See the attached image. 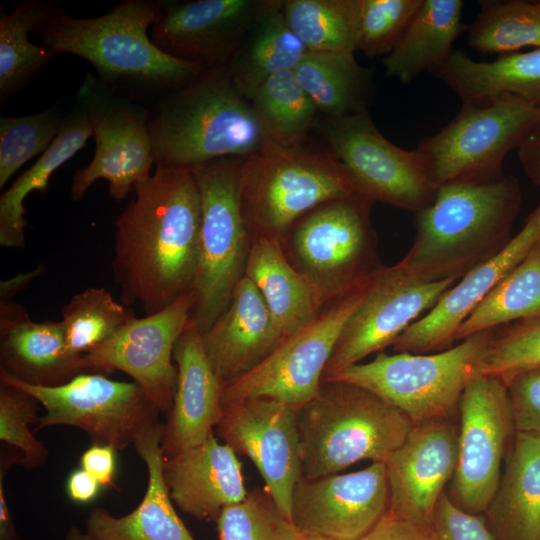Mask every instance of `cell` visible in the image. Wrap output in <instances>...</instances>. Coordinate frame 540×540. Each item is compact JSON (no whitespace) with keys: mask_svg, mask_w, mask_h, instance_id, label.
Segmentation results:
<instances>
[{"mask_svg":"<svg viewBox=\"0 0 540 540\" xmlns=\"http://www.w3.org/2000/svg\"><path fill=\"white\" fill-rule=\"evenodd\" d=\"M250 100L271 144L291 146L307 141L318 110L293 71L267 78Z\"/></svg>","mask_w":540,"mask_h":540,"instance_id":"38","label":"cell"},{"mask_svg":"<svg viewBox=\"0 0 540 540\" xmlns=\"http://www.w3.org/2000/svg\"><path fill=\"white\" fill-rule=\"evenodd\" d=\"M360 0H283L285 20L309 52L357 51Z\"/></svg>","mask_w":540,"mask_h":540,"instance_id":"37","label":"cell"},{"mask_svg":"<svg viewBox=\"0 0 540 540\" xmlns=\"http://www.w3.org/2000/svg\"><path fill=\"white\" fill-rule=\"evenodd\" d=\"M461 0H422L395 48L382 64L388 77L410 84L424 71L442 65L463 32Z\"/></svg>","mask_w":540,"mask_h":540,"instance_id":"32","label":"cell"},{"mask_svg":"<svg viewBox=\"0 0 540 540\" xmlns=\"http://www.w3.org/2000/svg\"><path fill=\"white\" fill-rule=\"evenodd\" d=\"M95 138L91 162L75 171L70 195L81 200L99 179L109 183V195L122 200L136 184L150 177L156 163L148 128L150 113L136 100L118 94L87 73L77 93Z\"/></svg>","mask_w":540,"mask_h":540,"instance_id":"13","label":"cell"},{"mask_svg":"<svg viewBox=\"0 0 540 540\" xmlns=\"http://www.w3.org/2000/svg\"><path fill=\"white\" fill-rule=\"evenodd\" d=\"M431 73L450 87L462 104L490 106L521 103L540 107V48L476 61L454 50Z\"/></svg>","mask_w":540,"mask_h":540,"instance_id":"27","label":"cell"},{"mask_svg":"<svg viewBox=\"0 0 540 540\" xmlns=\"http://www.w3.org/2000/svg\"><path fill=\"white\" fill-rule=\"evenodd\" d=\"M173 357L178 380L168 420L163 425L164 457L204 442L222 412L223 384L208 361L202 333L191 318L175 344Z\"/></svg>","mask_w":540,"mask_h":540,"instance_id":"24","label":"cell"},{"mask_svg":"<svg viewBox=\"0 0 540 540\" xmlns=\"http://www.w3.org/2000/svg\"><path fill=\"white\" fill-rule=\"evenodd\" d=\"M93 137L84 107L77 102L61 122L57 136L37 161L23 172L0 197V245L25 247L24 199L32 191L46 193L51 175Z\"/></svg>","mask_w":540,"mask_h":540,"instance_id":"33","label":"cell"},{"mask_svg":"<svg viewBox=\"0 0 540 540\" xmlns=\"http://www.w3.org/2000/svg\"><path fill=\"white\" fill-rule=\"evenodd\" d=\"M217 525L220 540H296L298 535L265 488L225 507Z\"/></svg>","mask_w":540,"mask_h":540,"instance_id":"42","label":"cell"},{"mask_svg":"<svg viewBox=\"0 0 540 540\" xmlns=\"http://www.w3.org/2000/svg\"><path fill=\"white\" fill-rule=\"evenodd\" d=\"M537 115L538 107L521 103L462 104L451 122L422 139L415 150L438 186L496 179L504 175L506 155L518 149Z\"/></svg>","mask_w":540,"mask_h":540,"instance_id":"14","label":"cell"},{"mask_svg":"<svg viewBox=\"0 0 540 540\" xmlns=\"http://www.w3.org/2000/svg\"><path fill=\"white\" fill-rule=\"evenodd\" d=\"M458 461V429L448 417L414 424L403 443L384 462L391 513L433 525L445 486Z\"/></svg>","mask_w":540,"mask_h":540,"instance_id":"20","label":"cell"},{"mask_svg":"<svg viewBox=\"0 0 540 540\" xmlns=\"http://www.w3.org/2000/svg\"><path fill=\"white\" fill-rule=\"evenodd\" d=\"M360 540H439L433 525L401 518L390 511Z\"/></svg>","mask_w":540,"mask_h":540,"instance_id":"48","label":"cell"},{"mask_svg":"<svg viewBox=\"0 0 540 540\" xmlns=\"http://www.w3.org/2000/svg\"><path fill=\"white\" fill-rule=\"evenodd\" d=\"M305 143L270 144L243 159L241 205L252 236L280 241L297 220L320 204L357 193L328 149Z\"/></svg>","mask_w":540,"mask_h":540,"instance_id":"6","label":"cell"},{"mask_svg":"<svg viewBox=\"0 0 540 540\" xmlns=\"http://www.w3.org/2000/svg\"><path fill=\"white\" fill-rule=\"evenodd\" d=\"M373 201L353 194L324 202L279 241L289 263L327 301L354 289L381 267L371 222Z\"/></svg>","mask_w":540,"mask_h":540,"instance_id":"8","label":"cell"},{"mask_svg":"<svg viewBox=\"0 0 540 540\" xmlns=\"http://www.w3.org/2000/svg\"><path fill=\"white\" fill-rule=\"evenodd\" d=\"M538 540H540V536H539V539H538Z\"/></svg>","mask_w":540,"mask_h":540,"instance_id":"56","label":"cell"},{"mask_svg":"<svg viewBox=\"0 0 540 540\" xmlns=\"http://www.w3.org/2000/svg\"><path fill=\"white\" fill-rule=\"evenodd\" d=\"M216 430L236 454L254 463L265 489L290 519L293 490L301 477L297 410L271 398L226 402Z\"/></svg>","mask_w":540,"mask_h":540,"instance_id":"18","label":"cell"},{"mask_svg":"<svg viewBox=\"0 0 540 540\" xmlns=\"http://www.w3.org/2000/svg\"><path fill=\"white\" fill-rule=\"evenodd\" d=\"M521 205L513 175L444 183L415 214L412 245L397 264L426 282L458 281L507 246Z\"/></svg>","mask_w":540,"mask_h":540,"instance_id":"2","label":"cell"},{"mask_svg":"<svg viewBox=\"0 0 540 540\" xmlns=\"http://www.w3.org/2000/svg\"><path fill=\"white\" fill-rule=\"evenodd\" d=\"M245 275L259 290L283 340L311 320L326 298L289 263L280 242L252 236Z\"/></svg>","mask_w":540,"mask_h":540,"instance_id":"30","label":"cell"},{"mask_svg":"<svg viewBox=\"0 0 540 540\" xmlns=\"http://www.w3.org/2000/svg\"><path fill=\"white\" fill-rule=\"evenodd\" d=\"M21 454L8 446H2L0 454V540H21L16 533L12 513L5 491V475L14 465L21 463Z\"/></svg>","mask_w":540,"mask_h":540,"instance_id":"50","label":"cell"},{"mask_svg":"<svg viewBox=\"0 0 540 540\" xmlns=\"http://www.w3.org/2000/svg\"><path fill=\"white\" fill-rule=\"evenodd\" d=\"M536 367H540V318L493 329L477 360L475 373L505 381Z\"/></svg>","mask_w":540,"mask_h":540,"instance_id":"41","label":"cell"},{"mask_svg":"<svg viewBox=\"0 0 540 540\" xmlns=\"http://www.w3.org/2000/svg\"><path fill=\"white\" fill-rule=\"evenodd\" d=\"M56 4L29 0L0 17V100L6 101L28 79L44 67L54 52L29 41L31 31L39 30Z\"/></svg>","mask_w":540,"mask_h":540,"instance_id":"36","label":"cell"},{"mask_svg":"<svg viewBox=\"0 0 540 540\" xmlns=\"http://www.w3.org/2000/svg\"><path fill=\"white\" fill-rule=\"evenodd\" d=\"M162 432L160 424L133 444L148 472L140 504L122 517H114L102 507L88 514L85 532L95 540H195L177 515L163 478Z\"/></svg>","mask_w":540,"mask_h":540,"instance_id":"28","label":"cell"},{"mask_svg":"<svg viewBox=\"0 0 540 540\" xmlns=\"http://www.w3.org/2000/svg\"><path fill=\"white\" fill-rule=\"evenodd\" d=\"M0 372L32 386L63 385L84 373L62 321L34 322L24 307L0 301Z\"/></svg>","mask_w":540,"mask_h":540,"instance_id":"25","label":"cell"},{"mask_svg":"<svg viewBox=\"0 0 540 540\" xmlns=\"http://www.w3.org/2000/svg\"><path fill=\"white\" fill-rule=\"evenodd\" d=\"M236 455L212 432L201 444L165 457L162 473L172 502L196 519L217 521L248 494Z\"/></svg>","mask_w":540,"mask_h":540,"instance_id":"23","label":"cell"},{"mask_svg":"<svg viewBox=\"0 0 540 540\" xmlns=\"http://www.w3.org/2000/svg\"><path fill=\"white\" fill-rule=\"evenodd\" d=\"M267 0L161 1L151 40L206 69L227 66Z\"/></svg>","mask_w":540,"mask_h":540,"instance_id":"21","label":"cell"},{"mask_svg":"<svg viewBox=\"0 0 540 540\" xmlns=\"http://www.w3.org/2000/svg\"><path fill=\"white\" fill-rule=\"evenodd\" d=\"M306 53L285 20L282 1L267 0L226 67L234 85L250 100L267 78L293 71Z\"/></svg>","mask_w":540,"mask_h":540,"instance_id":"31","label":"cell"},{"mask_svg":"<svg viewBox=\"0 0 540 540\" xmlns=\"http://www.w3.org/2000/svg\"><path fill=\"white\" fill-rule=\"evenodd\" d=\"M244 158H219L193 169L201 194V228L191 320L204 334L225 311L245 275L252 234L241 205Z\"/></svg>","mask_w":540,"mask_h":540,"instance_id":"7","label":"cell"},{"mask_svg":"<svg viewBox=\"0 0 540 540\" xmlns=\"http://www.w3.org/2000/svg\"><path fill=\"white\" fill-rule=\"evenodd\" d=\"M115 220L112 272L126 306L157 313L194 291L201 194L192 168L156 164Z\"/></svg>","mask_w":540,"mask_h":540,"instance_id":"1","label":"cell"},{"mask_svg":"<svg viewBox=\"0 0 540 540\" xmlns=\"http://www.w3.org/2000/svg\"><path fill=\"white\" fill-rule=\"evenodd\" d=\"M422 0H360L357 51L387 56L397 45Z\"/></svg>","mask_w":540,"mask_h":540,"instance_id":"45","label":"cell"},{"mask_svg":"<svg viewBox=\"0 0 540 540\" xmlns=\"http://www.w3.org/2000/svg\"><path fill=\"white\" fill-rule=\"evenodd\" d=\"M62 120L58 108L0 118V188L27 161L48 149Z\"/></svg>","mask_w":540,"mask_h":540,"instance_id":"43","label":"cell"},{"mask_svg":"<svg viewBox=\"0 0 540 540\" xmlns=\"http://www.w3.org/2000/svg\"><path fill=\"white\" fill-rule=\"evenodd\" d=\"M296 540H332V539H328V538L317 536V535L302 534L298 532Z\"/></svg>","mask_w":540,"mask_h":540,"instance_id":"55","label":"cell"},{"mask_svg":"<svg viewBox=\"0 0 540 540\" xmlns=\"http://www.w3.org/2000/svg\"><path fill=\"white\" fill-rule=\"evenodd\" d=\"M389 507L386 466L372 462L351 473L308 480L300 477L291 499L290 520L302 534L332 540H360Z\"/></svg>","mask_w":540,"mask_h":540,"instance_id":"19","label":"cell"},{"mask_svg":"<svg viewBox=\"0 0 540 540\" xmlns=\"http://www.w3.org/2000/svg\"><path fill=\"white\" fill-rule=\"evenodd\" d=\"M195 301L192 291L157 313L133 319L105 343L82 355L84 370L124 372L160 412L169 411L178 380L174 347L190 321Z\"/></svg>","mask_w":540,"mask_h":540,"instance_id":"17","label":"cell"},{"mask_svg":"<svg viewBox=\"0 0 540 540\" xmlns=\"http://www.w3.org/2000/svg\"><path fill=\"white\" fill-rule=\"evenodd\" d=\"M458 405V461L446 492L462 510L483 514L515 435L507 386L500 378L473 373Z\"/></svg>","mask_w":540,"mask_h":540,"instance_id":"15","label":"cell"},{"mask_svg":"<svg viewBox=\"0 0 540 540\" xmlns=\"http://www.w3.org/2000/svg\"><path fill=\"white\" fill-rule=\"evenodd\" d=\"M372 277L327 302L313 320L282 340L256 367L225 384L222 403L271 398L298 410L312 401L337 340Z\"/></svg>","mask_w":540,"mask_h":540,"instance_id":"10","label":"cell"},{"mask_svg":"<svg viewBox=\"0 0 540 540\" xmlns=\"http://www.w3.org/2000/svg\"><path fill=\"white\" fill-rule=\"evenodd\" d=\"M70 351L89 353L109 340L136 318L134 311L117 302L103 287H89L76 293L61 309Z\"/></svg>","mask_w":540,"mask_h":540,"instance_id":"40","label":"cell"},{"mask_svg":"<svg viewBox=\"0 0 540 540\" xmlns=\"http://www.w3.org/2000/svg\"><path fill=\"white\" fill-rule=\"evenodd\" d=\"M160 11L161 1L125 0L101 16L77 18L56 5L38 32L42 45L54 54L86 60L103 84L134 99L172 92L206 70L165 53L153 43L147 31Z\"/></svg>","mask_w":540,"mask_h":540,"instance_id":"3","label":"cell"},{"mask_svg":"<svg viewBox=\"0 0 540 540\" xmlns=\"http://www.w3.org/2000/svg\"><path fill=\"white\" fill-rule=\"evenodd\" d=\"M517 156L526 177L540 187V107L534 126L518 147Z\"/></svg>","mask_w":540,"mask_h":540,"instance_id":"51","label":"cell"},{"mask_svg":"<svg viewBox=\"0 0 540 540\" xmlns=\"http://www.w3.org/2000/svg\"><path fill=\"white\" fill-rule=\"evenodd\" d=\"M156 164L194 168L224 157L247 158L270 141L251 100L226 66L206 69L167 94L150 113Z\"/></svg>","mask_w":540,"mask_h":540,"instance_id":"4","label":"cell"},{"mask_svg":"<svg viewBox=\"0 0 540 540\" xmlns=\"http://www.w3.org/2000/svg\"><path fill=\"white\" fill-rule=\"evenodd\" d=\"M492 332L474 334L435 353L381 351L371 361L346 367L322 382L362 387L402 411L414 424L448 417L459 404Z\"/></svg>","mask_w":540,"mask_h":540,"instance_id":"9","label":"cell"},{"mask_svg":"<svg viewBox=\"0 0 540 540\" xmlns=\"http://www.w3.org/2000/svg\"><path fill=\"white\" fill-rule=\"evenodd\" d=\"M539 239L540 201L507 246L450 287L430 311L412 323L395 340L393 351L427 354L453 347L461 323L526 257Z\"/></svg>","mask_w":540,"mask_h":540,"instance_id":"22","label":"cell"},{"mask_svg":"<svg viewBox=\"0 0 540 540\" xmlns=\"http://www.w3.org/2000/svg\"><path fill=\"white\" fill-rule=\"evenodd\" d=\"M66 540H95L87 532H82L77 527H71L67 534Z\"/></svg>","mask_w":540,"mask_h":540,"instance_id":"54","label":"cell"},{"mask_svg":"<svg viewBox=\"0 0 540 540\" xmlns=\"http://www.w3.org/2000/svg\"><path fill=\"white\" fill-rule=\"evenodd\" d=\"M456 282H426L413 277L397 263L382 265L373 275L364 299L347 320L322 381L392 346Z\"/></svg>","mask_w":540,"mask_h":540,"instance_id":"16","label":"cell"},{"mask_svg":"<svg viewBox=\"0 0 540 540\" xmlns=\"http://www.w3.org/2000/svg\"><path fill=\"white\" fill-rule=\"evenodd\" d=\"M414 423L370 391L322 382L317 396L297 410L301 476L317 479L362 461L385 462Z\"/></svg>","mask_w":540,"mask_h":540,"instance_id":"5","label":"cell"},{"mask_svg":"<svg viewBox=\"0 0 540 540\" xmlns=\"http://www.w3.org/2000/svg\"><path fill=\"white\" fill-rule=\"evenodd\" d=\"M100 484L84 469L73 471L67 481L69 497L79 503L92 501L98 494Z\"/></svg>","mask_w":540,"mask_h":540,"instance_id":"52","label":"cell"},{"mask_svg":"<svg viewBox=\"0 0 540 540\" xmlns=\"http://www.w3.org/2000/svg\"><path fill=\"white\" fill-rule=\"evenodd\" d=\"M353 52H309L293 70L317 110L328 117L368 111L373 70L360 65Z\"/></svg>","mask_w":540,"mask_h":540,"instance_id":"34","label":"cell"},{"mask_svg":"<svg viewBox=\"0 0 540 540\" xmlns=\"http://www.w3.org/2000/svg\"><path fill=\"white\" fill-rule=\"evenodd\" d=\"M321 132L358 194L414 214L433 203L439 186L416 150L385 138L368 111L328 117Z\"/></svg>","mask_w":540,"mask_h":540,"instance_id":"12","label":"cell"},{"mask_svg":"<svg viewBox=\"0 0 540 540\" xmlns=\"http://www.w3.org/2000/svg\"><path fill=\"white\" fill-rule=\"evenodd\" d=\"M40 402L25 390L0 382V440L20 452V465L34 469L45 464L46 446L34 435Z\"/></svg>","mask_w":540,"mask_h":540,"instance_id":"44","label":"cell"},{"mask_svg":"<svg viewBox=\"0 0 540 540\" xmlns=\"http://www.w3.org/2000/svg\"><path fill=\"white\" fill-rule=\"evenodd\" d=\"M504 382L515 432L540 437V367L519 372Z\"/></svg>","mask_w":540,"mask_h":540,"instance_id":"46","label":"cell"},{"mask_svg":"<svg viewBox=\"0 0 540 540\" xmlns=\"http://www.w3.org/2000/svg\"><path fill=\"white\" fill-rule=\"evenodd\" d=\"M0 382L25 390L44 407L45 414L34 432L53 426H72L86 432L93 444L121 450L161 424L160 410L134 381L81 373L63 385L41 387L0 372Z\"/></svg>","mask_w":540,"mask_h":540,"instance_id":"11","label":"cell"},{"mask_svg":"<svg viewBox=\"0 0 540 540\" xmlns=\"http://www.w3.org/2000/svg\"><path fill=\"white\" fill-rule=\"evenodd\" d=\"M81 468L92 475L100 486L113 484L116 467V449L101 444H92L80 458Z\"/></svg>","mask_w":540,"mask_h":540,"instance_id":"49","label":"cell"},{"mask_svg":"<svg viewBox=\"0 0 540 540\" xmlns=\"http://www.w3.org/2000/svg\"><path fill=\"white\" fill-rule=\"evenodd\" d=\"M467 44L481 53L540 48V0H480Z\"/></svg>","mask_w":540,"mask_h":540,"instance_id":"39","label":"cell"},{"mask_svg":"<svg viewBox=\"0 0 540 540\" xmlns=\"http://www.w3.org/2000/svg\"><path fill=\"white\" fill-rule=\"evenodd\" d=\"M282 340L267 304L246 275L225 311L202 334L208 361L223 386L256 367Z\"/></svg>","mask_w":540,"mask_h":540,"instance_id":"26","label":"cell"},{"mask_svg":"<svg viewBox=\"0 0 540 540\" xmlns=\"http://www.w3.org/2000/svg\"><path fill=\"white\" fill-rule=\"evenodd\" d=\"M483 516L494 540L539 539V436L515 432L498 488Z\"/></svg>","mask_w":540,"mask_h":540,"instance_id":"29","label":"cell"},{"mask_svg":"<svg viewBox=\"0 0 540 540\" xmlns=\"http://www.w3.org/2000/svg\"><path fill=\"white\" fill-rule=\"evenodd\" d=\"M536 318H540V239L461 323L455 343L509 323Z\"/></svg>","mask_w":540,"mask_h":540,"instance_id":"35","label":"cell"},{"mask_svg":"<svg viewBox=\"0 0 540 540\" xmlns=\"http://www.w3.org/2000/svg\"><path fill=\"white\" fill-rule=\"evenodd\" d=\"M43 271L42 268H37L36 270L27 273L19 274L18 276L8 279L1 282L0 290V301H11L14 296L28 286L32 279L38 276Z\"/></svg>","mask_w":540,"mask_h":540,"instance_id":"53","label":"cell"},{"mask_svg":"<svg viewBox=\"0 0 540 540\" xmlns=\"http://www.w3.org/2000/svg\"><path fill=\"white\" fill-rule=\"evenodd\" d=\"M433 527L439 540H494L483 514L462 510L446 491L437 504Z\"/></svg>","mask_w":540,"mask_h":540,"instance_id":"47","label":"cell"}]
</instances>
